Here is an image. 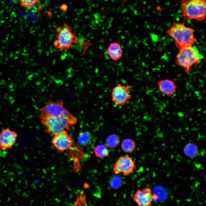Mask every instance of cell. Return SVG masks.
<instances>
[{
    "mask_svg": "<svg viewBox=\"0 0 206 206\" xmlns=\"http://www.w3.org/2000/svg\"><path fill=\"white\" fill-rule=\"evenodd\" d=\"M130 88V87L128 84L124 85L120 83L117 84L113 88L111 92L112 102L119 105L126 104L132 98Z\"/></svg>",
    "mask_w": 206,
    "mask_h": 206,
    "instance_id": "cell-7",
    "label": "cell"
},
{
    "mask_svg": "<svg viewBox=\"0 0 206 206\" xmlns=\"http://www.w3.org/2000/svg\"><path fill=\"white\" fill-rule=\"evenodd\" d=\"M52 142L56 149L59 152L68 150L75 143L74 140L68 135L66 130L54 135Z\"/></svg>",
    "mask_w": 206,
    "mask_h": 206,
    "instance_id": "cell-9",
    "label": "cell"
},
{
    "mask_svg": "<svg viewBox=\"0 0 206 206\" xmlns=\"http://www.w3.org/2000/svg\"><path fill=\"white\" fill-rule=\"evenodd\" d=\"M122 0V1H123L126 2V1H127V0Z\"/></svg>",
    "mask_w": 206,
    "mask_h": 206,
    "instance_id": "cell-22",
    "label": "cell"
},
{
    "mask_svg": "<svg viewBox=\"0 0 206 206\" xmlns=\"http://www.w3.org/2000/svg\"><path fill=\"white\" fill-rule=\"evenodd\" d=\"M159 89L162 94L170 97L177 92V86L173 81L169 79L159 80L157 82Z\"/></svg>",
    "mask_w": 206,
    "mask_h": 206,
    "instance_id": "cell-12",
    "label": "cell"
},
{
    "mask_svg": "<svg viewBox=\"0 0 206 206\" xmlns=\"http://www.w3.org/2000/svg\"><path fill=\"white\" fill-rule=\"evenodd\" d=\"M181 14L185 20H195L202 21L205 19L206 0H181Z\"/></svg>",
    "mask_w": 206,
    "mask_h": 206,
    "instance_id": "cell-2",
    "label": "cell"
},
{
    "mask_svg": "<svg viewBox=\"0 0 206 206\" xmlns=\"http://www.w3.org/2000/svg\"><path fill=\"white\" fill-rule=\"evenodd\" d=\"M72 27L64 24L56 27L57 34L54 45L57 49L67 50L74 43H78L76 36L72 32Z\"/></svg>",
    "mask_w": 206,
    "mask_h": 206,
    "instance_id": "cell-5",
    "label": "cell"
},
{
    "mask_svg": "<svg viewBox=\"0 0 206 206\" xmlns=\"http://www.w3.org/2000/svg\"><path fill=\"white\" fill-rule=\"evenodd\" d=\"M183 151L187 156L193 158L195 157L198 153L199 149L196 144L193 142H189L185 145Z\"/></svg>",
    "mask_w": 206,
    "mask_h": 206,
    "instance_id": "cell-14",
    "label": "cell"
},
{
    "mask_svg": "<svg viewBox=\"0 0 206 206\" xmlns=\"http://www.w3.org/2000/svg\"><path fill=\"white\" fill-rule=\"evenodd\" d=\"M122 183V179L117 176H112L110 180V186L114 189H117L120 187Z\"/></svg>",
    "mask_w": 206,
    "mask_h": 206,
    "instance_id": "cell-20",
    "label": "cell"
},
{
    "mask_svg": "<svg viewBox=\"0 0 206 206\" xmlns=\"http://www.w3.org/2000/svg\"><path fill=\"white\" fill-rule=\"evenodd\" d=\"M91 134L88 131L80 132L78 136V141L81 145L86 146L90 144L92 142Z\"/></svg>",
    "mask_w": 206,
    "mask_h": 206,
    "instance_id": "cell-15",
    "label": "cell"
},
{
    "mask_svg": "<svg viewBox=\"0 0 206 206\" xmlns=\"http://www.w3.org/2000/svg\"><path fill=\"white\" fill-rule=\"evenodd\" d=\"M133 199L138 206L152 205L154 199L151 189L147 187L142 190H137L133 196Z\"/></svg>",
    "mask_w": 206,
    "mask_h": 206,
    "instance_id": "cell-11",
    "label": "cell"
},
{
    "mask_svg": "<svg viewBox=\"0 0 206 206\" xmlns=\"http://www.w3.org/2000/svg\"><path fill=\"white\" fill-rule=\"evenodd\" d=\"M166 33L174 39L176 46L179 49L193 46L196 41L193 29L186 26L184 22L174 21Z\"/></svg>",
    "mask_w": 206,
    "mask_h": 206,
    "instance_id": "cell-1",
    "label": "cell"
},
{
    "mask_svg": "<svg viewBox=\"0 0 206 206\" xmlns=\"http://www.w3.org/2000/svg\"><path fill=\"white\" fill-rule=\"evenodd\" d=\"M42 124L46 127L45 132L55 135L64 130H70L72 126L67 120L50 116H38Z\"/></svg>",
    "mask_w": 206,
    "mask_h": 206,
    "instance_id": "cell-6",
    "label": "cell"
},
{
    "mask_svg": "<svg viewBox=\"0 0 206 206\" xmlns=\"http://www.w3.org/2000/svg\"><path fill=\"white\" fill-rule=\"evenodd\" d=\"M60 9L63 11H66L68 8V6L67 5L65 4H64L62 5L60 7Z\"/></svg>",
    "mask_w": 206,
    "mask_h": 206,
    "instance_id": "cell-21",
    "label": "cell"
},
{
    "mask_svg": "<svg viewBox=\"0 0 206 206\" xmlns=\"http://www.w3.org/2000/svg\"><path fill=\"white\" fill-rule=\"evenodd\" d=\"M136 169L135 163L132 158L126 156L120 157L115 163L113 168L115 174L122 173L125 175L134 172Z\"/></svg>",
    "mask_w": 206,
    "mask_h": 206,
    "instance_id": "cell-8",
    "label": "cell"
},
{
    "mask_svg": "<svg viewBox=\"0 0 206 206\" xmlns=\"http://www.w3.org/2000/svg\"><path fill=\"white\" fill-rule=\"evenodd\" d=\"M107 51L109 57L115 61L119 60L122 55V50L121 46L117 42L111 43L108 47Z\"/></svg>",
    "mask_w": 206,
    "mask_h": 206,
    "instance_id": "cell-13",
    "label": "cell"
},
{
    "mask_svg": "<svg viewBox=\"0 0 206 206\" xmlns=\"http://www.w3.org/2000/svg\"><path fill=\"white\" fill-rule=\"evenodd\" d=\"M94 151L96 156L100 158L106 157L109 154L108 148L102 144L97 145L94 148Z\"/></svg>",
    "mask_w": 206,
    "mask_h": 206,
    "instance_id": "cell-17",
    "label": "cell"
},
{
    "mask_svg": "<svg viewBox=\"0 0 206 206\" xmlns=\"http://www.w3.org/2000/svg\"><path fill=\"white\" fill-rule=\"evenodd\" d=\"M120 141L119 136L115 134L109 135L106 140V145L110 148H114L116 147L120 143Z\"/></svg>",
    "mask_w": 206,
    "mask_h": 206,
    "instance_id": "cell-18",
    "label": "cell"
},
{
    "mask_svg": "<svg viewBox=\"0 0 206 206\" xmlns=\"http://www.w3.org/2000/svg\"><path fill=\"white\" fill-rule=\"evenodd\" d=\"M122 150L126 153H131L136 147V144L133 140L127 138L123 140L121 144Z\"/></svg>",
    "mask_w": 206,
    "mask_h": 206,
    "instance_id": "cell-16",
    "label": "cell"
},
{
    "mask_svg": "<svg viewBox=\"0 0 206 206\" xmlns=\"http://www.w3.org/2000/svg\"><path fill=\"white\" fill-rule=\"evenodd\" d=\"M203 58L196 47L193 46L179 49L176 56V62L178 66L188 73L192 67L199 64Z\"/></svg>",
    "mask_w": 206,
    "mask_h": 206,
    "instance_id": "cell-3",
    "label": "cell"
},
{
    "mask_svg": "<svg viewBox=\"0 0 206 206\" xmlns=\"http://www.w3.org/2000/svg\"><path fill=\"white\" fill-rule=\"evenodd\" d=\"M18 1L21 7L25 8H30L38 3L40 0H15Z\"/></svg>",
    "mask_w": 206,
    "mask_h": 206,
    "instance_id": "cell-19",
    "label": "cell"
},
{
    "mask_svg": "<svg viewBox=\"0 0 206 206\" xmlns=\"http://www.w3.org/2000/svg\"><path fill=\"white\" fill-rule=\"evenodd\" d=\"M39 111V116H50L65 119L72 125L75 124L77 122V118L65 108L64 103L62 101L49 100Z\"/></svg>",
    "mask_w": 206,
    "mask_h": 206,
    "instance_id": "cell-4",
    "label": "cell"
},
{
    "mask_svg": "<svg viewBox=\"0 0 206 206\" xmlns=\"http://www.w3.org/2000/svg\"><path fill=\"white\" fill-rule=\"evenodd\" d=\"M18 134L9 128L3 129L0 132V147L3 150L11 148L16 142Z\"/></svg>",
    "mask_w": 206,
    "mask_h": 206,
    "instance_id": "cell-10",
    "label": "cell"
}]
</instances>
